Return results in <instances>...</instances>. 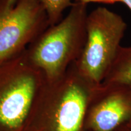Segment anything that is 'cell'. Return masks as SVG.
<instances>
[{"label": "cell", "instance_id": "10", "mask_svg": "<svg viewBox=\"0 0 131 131\" xmlns=\"http://www.w3.org/2000/svg\"><path fill=\"white\" fill-rule=\"evenodd\" d=\"M17 0H6V5L7 7H12L15 4Z\"/></svg>", "mask_w": 131, "mask_h": 131}, {"label": "cell", "instance_id": "7", "mask_svg": "<svg viewBox=\"0 0 131 131\" xmlns=\"http://www.w3.org/2000/svg\"><path fill=\"white\" fill-rule=\"evenodd\" d=\"M100 85L122 86L131 89V46L119 47Z\"/></svg>", "mask_w": 131, "mask_h": 131}, {"label": "cell", "instance_id": "12", "mask_svg": "<svg viewBox=\"0 0 131 131\" xmlns=\"http://www.w3.org/2000/svg\"><path fill=\"white\" fill-rule=\"evenodd\" d=\"M115 131H131V130L129 127H127V126L126 124L122 126V127H120L119 128L117 129Z\"/></svg>", "mask_w": 131, "mask_h": 131}, {"label": "cell", "instance_id": "4", "mask_svg": "<svg viewBox=\"0 0 131 131\" xmlns=\"http://www.w3.org/2000/svg\"><path fill=\"white\" fill-rule=\"evenodd\" d=\"M127 29L122 16L104 7L88 15L86 39L75 62L78 71L90 83L99 86L114 61Z\"/></svg>", "mask_w": 131, "mask_h": 131}, {"label": "cell", "instance_id": "6", "mask_svg": "<svg viewBox=\"0 0 131 131\" xmlns=\"http://www.w3.org/2000/svg\"><path fill=\"white\" fill-rule=\"evenodd\" d=\"M131 118V89L100 85L87 112V131H115Z\"/></svg>", "mask_w": 131, "mask_h": 131}, {"label": "cell", "instance_id": "8", "mask_svg": "<svg viewBox=\"0 0 131 131\" xmlns=\"http://www.w3.org/2000/svg\"><path fill=\"white\" fill-rule=\"evenodd\" d=\"M47 13L50 26L57 24L63 19L64 12L70 9L72 0H40Z\"/></svg>", "mask_w": 131, "mask_h": 131}, {"label": "cell", "instance_id": "1", "mask_svg": "<svg viewBox=\"0 0 131 131\" xmlns=\"http://www.w3.org/2000/svg\"><path fill=\"white\" fill-rule=\"evenodd\" d=\"M98 87L86 80L73 63L58 79L45 80L23 131H87V112Z\"/></svg>", "mask_w": 131, "mask_h": 131}, {"label": "cell", "instance_id": "3", "mask_svg": "<svg viewBox=\"0 0 131 131\" xmlns=\"http://www.w3.org/2000/svg\"><path fill=\"white\" fill-rule=\"evenodd\" d=\"M45 80L26 50L0 61V131H23L36 94Z\"/></svg>", "mask_w": 131, "mask_h": 131}, {"label": "cell", "instance_id": "2", "mask_svg": "<svg viewBox=\"0 0 131 131\" xmlns=\"http://www.w3.org/2000/svg\"><path fill=\"white\" fill-rule=\"evenodd\" d=\"M87 6L73 3L64 18L47 27L26 49L30 61L47 81L63 76L81 55L86 39Z\"/></svg>", "mask_w": 131, "mask_h": 131}, {"label": "cell", "instance_id": "13", "mask_svg": "<svg viewBox=\"0 0 131 131\" xmlns=\"http://www.w3.org/2000/svg\"><path fill=\"white\" fill-rule=\"evenodd\" d=\"M126 125L127 126V127H129V128L131 130V118L129 119V122H127L126 124Z\"/></svg>", "mask_w": 131, "mask_h": 131}, {"label": "cell", "instance_id": "9", "mask_svg": "<svg viewBox=\"0 0 131 131\" xmlns=\"http://www.w3.org/2000/svg\"><path fill=\"white\" fill-rule=\"evenodd\" d=\"M76 3H81L88 4L90 3H104V4H115L121 3V0H73Z\"/></svg>", "mask_w": 131, "mask_h": 131}, {"label": "cell", "instance_id": "5", "mask_svg": "<svg viewBox=\"0 0 131 131\" xmlns=\"http://www.w3.org/2000/svg\"><path fill=\"white\" fill-rule=\"evenodd\" d=\"M49 26L40 0H17L12 7L0 0V61L26 50Z\"/></svg>", "mask_w": 131, "mask_h": 131}, {"label": "cell", "instance_id": "11", "mask_svg": "<svg viewBox=\"0 0 131 131\" xmlns=\"http://www.w3.org/2000/svg\"><path fill=\"white\" fill-rule=\"evenodd\" d=\"M121 3L125 4L131 11V0H121Z\"/></svg>", "mask_w": 131, "mask_h": 131}]
</instances>
